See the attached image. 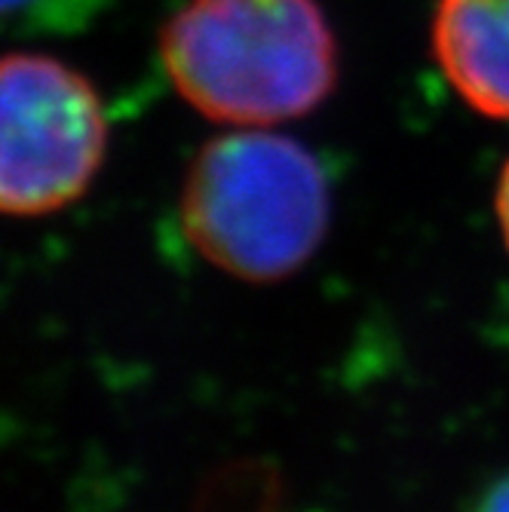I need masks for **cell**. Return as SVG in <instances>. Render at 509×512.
Listing matches in <instances>:
<instances>
[{"label": "cell", "instance_id": "cell-5", "mask_svg": "<svg viewBox=\"0 0 509 512\" xmlns=\"http://www.w3.org/2000/svg\"><path fill=\"white\" fill-rule=\"evenodd\" d=\"M105 0H0V34H65L83 28Z\"/></svg>", "mask_w": 509, "mask_h": 512}, {"label": "cell", "instance_id": "cell-2", "mask_svg": "<svg viewBox=\"0 0 509 512\" xmlns=\"http://www.w3.org/2000/svg\"><path fill=\"white\" fill-rule=\"evenodd\" d=\"M329 175L301 142L237 129L200 148L181 188L188 243L218 270L276 283L301 270L326 240Z\"/></svg>", "mask_w": 509, "mask_h": 512}, {"label": "cell", "instance_id": "cell-6", "mask_svg": "<svg viewBox=\"0 0 509 512\" xmlns=\"http://www.w3.org/2000/svg\"><path fill=\"white\" fill-rule=\"evenodd\" d=\"M494 212H497V224H500V234H503V243L509 249V160L500 172V181H497V194H494Z\"/></svg>", "mask_w": 509, "mask_h": 512}, {"label": "cell", "instance_id": "cell-1", "mask_svg": "<svg viewBox=\"0 0 509 512\" xmlns=\"http://www.w3.org/2000/svg\"><path fill=\"white\" fill-rule=\"evenodd\" d=\"M178 96L215 123L298 120L341 80V46L319 0H188L160 34Z\"/></svg>", "mask_w": 509, "mask_h": 512}, {"label": "cell", "instance_id": "cell-4", "mask_svg": "<svg viewBox=\"0 0 509 512\" xmlns=\"http://www.w3.org/2000/svg\"><path fill=\"white\" fill-rule=\"evenodd\" d=\"M433 56L473 111L509 120V0H439Z\"/></svg>", "mask_w": 509, "mask_h": 512}, {"label": "cell", "instance_id": "cell-7", "mask_svg": "<svg viewBox=\"0 0 509 512\" xmlns=\"http://www.w3.org/2000/svg\"><path fill=\"white\" fill-rule=\"evenodd\" d=\"M479 512H509V476L494 485V491L482 500Z\"/></svg>", "mask_w": 509, "mask_h": 512}, {"label": "cell", "instance_id": "cell-3", "mask_svg": "<svg viewBox=\"0 0 509 512\" xmlns=\"http://www.w3.org/2000/svg\"><path fill=\"white\" fill-rule=\"evenodd\" d=\"M108 120L92 83L50 56L0 59V212L46 215L96 178Z\"/></svg>", "mask_w": 509, "mask_h": 512}]
</instances>
